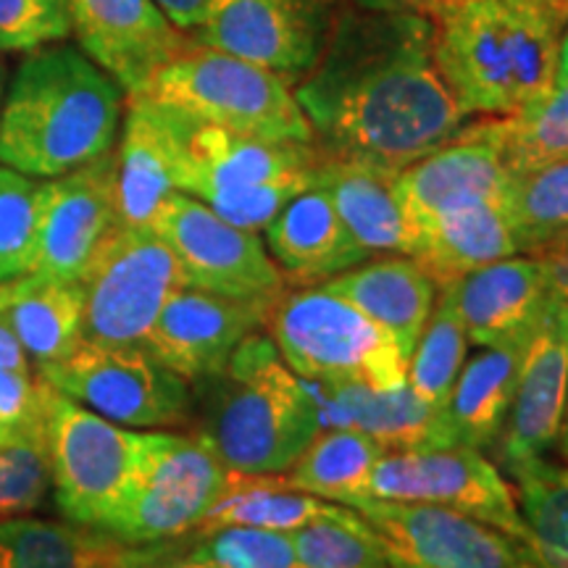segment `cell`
<instances>
[{
	"instance_id": "obj_1",
	"label": "cell",
	"mask_w": 568,
	"mask_h": 568,
	"mask_svg": "<svg viewBox=\"0 0 568 568\" xmlns=\"http://www.w3.org/2000/svg\"><path fill=\"white\" fill-rule=\"evenodd\" d=\"M295 98L326 159L400 172L466 124L432 53V19L343 9Z\"/></svg>"
},
{
	"instance_id": "obj_2",
	"label": "cell",
	"mask_w": 568,
	"mask_h": 568,
	"mask_svg": "<svg viewBox=\"0 0 568 568\" xmlns=\"http://www.w3.org/2000/svg\"><path fill=\"white\" fill-rule=\"evenodd\" d=\"M432 19V53L460 111L514 116L558 77L568 11L545 0H445Z\"/></svg>"
},
{
	"instance_id": "obj_3",
	"label": "cell",
	"mask_w": 568,
	"mask_h": 568,
	"mask_svg": "<svg viewBox=\"0 0 568 568\" xmlns=\"http://www.w3.org/2000/svg\"><path fill=\"white\" fill-rule=\"evenodd\" d=\"M124 95L80 45L51 42L27 53L0 109V163L53 180L113 151Z\"/></svg>"
},
{
	"instance_id": "obj_4",
	"label": "cell",
	"mask_w": 568,
	"mask_h": 568,
	"mask_svg": "<svg viewBox=\"0 0 568 568\" xmlns=\"http://www.w3.org/2000/svg\"><path fill=\"white\" fill-rule=\"evenodd\" d=\"M195 385L203 406L197 435L232 471L284 474L322 429L308 385L266 332L245 337L222 374Z\"/></svg>"
},
{
	"instance_id": "obj_5",
	"label": "cell",
	"mask_w": 568,
	"mask_h": 568,
	"mask_svg": "<svg viewBox=\"0 0 568 568\" xmlns=\"http://www.w3.org/2000/svg\"><path fill=\"white\" fill-rule=\"evenodd\" d=\"M322 159L314 142L261 140L182 113L176 193L197 197L240 230L258 232L314 187Z\"/></svg>"
},
{
	"instance_id": "obj_6",
	"label": "cell",
	"mask_w": 568,
	"mask_h": 568,
	"mask_svg": "<svg viewBox=\"0 0 568 568\" xmlns=\"http://www.w3.org/2000/svg\"><path fill=\"white\" fill-rule=\"evenodd\" d=\"M134 95L251 138L314 142L295 88L284 77L195 40Z\"/></svg>"
},
{
	"instance_id": "obj_7",
	"label": "cell",
	"mask_w": 568,
	"mask_h": 568,
	"mask_svg": "<svg viewBox=\"0 0 568 568\" xmlns=\"http://www.w3.org/2000/svg\"><path fill=\"white\" fill-rule=\"evenodd\" d=\"M264 329L303 382H353L372 389L406 385L408 361L393 337L324 284L276 295Z\"/></svg>"
},
{
	"instance_id": "obj_8",
	"label": "cell",
	"mask_w": 568,
	"mask_h": 568,
	"mask_svg": "<svg viewBox=\"0 0 568 568\" xmlns=\"http://www.w3.org/2000/svg\"><path fill=\"white\" fill-rule=\"evenodd\" d=\"M151 437L153 432L122 429L53 389L45 443L63 518L105 535L138 487Z\"/></svg>"
},
{
	"instance_id": "obj_9",
	"label": "cell",
	"mask_w": 568,
	"mask_h": 568,
	"mask_svg": "<svg viewBox=\"0 0 568 568\" xmlns=\"http://www.w3.org/2000/svg\"><path fill=\"white\" fill-rule=\"evenodd\" d=\"M82 339L145 345L169 297L184 287L180 261L151 226L116 224L80 276Z\"/></svg>"
},
{
	"instance_id": "obj_10",
	"label": "cell",
	"mask_w": 568,
	"mask_h": 568,
	"mask_svg": "<svg viewBox=\"0 0 568 568\" xmlns=\"http://www.w3.org/2000/svg\"><path fill=\"white\" fill-rule=\"evenodd\" d=\"M38 374L61 395L119 426H180L193 410L190 382L145 345L113 347L82 339L74 353L40 366Z\"/></svg>"
},
{
	"instance_id": "obj_11",
	"label": "cell",
	"mask_w": 568,
	"mask_h": 568,
	"mask_svg": "<svg viewBox=\"0 0 568 568\" xmlns=\"http://www.w3.org/2000/svg\"><path fill=\"white\" fill-rule=\"evenodd\" d=\"M226 474L230 468L197 432H153L138 487L105 535L130 548L190 535L222 495Z\"/></svg>"
},
{
	"instance_id": "obj_12",
	"label": "cell",
	"mask_w": 568,
	"mask_h": 568,
	"mask_svg": "<svg viewBox=\"0 0 568 568\" xmlns=\"http://www.w3.org/2000/svg\"><path fill=\"white\" fill-rule=\"evenodd\" d=\"M151 230L174 251L184 287L268 301L287 290L282 268L258 234L224 222L193 195H169L155 213Z\"/></svg>"
},
{
	"instance_id": "obj_13",
	"label": "cell",
	"mask_w": 568,
	"mask_h": 568,
	"mask_svg": "<svg viewBox=\"0 0 568 568\" xmlns=\"http://www.w3.org/2000/svg\"><path fill=\"white\" fill-rule=\"evenodd\" d=\"M343 0H211L195 42L295 84L322 59Z\"/></svg>"
},
{
	"instance_id": "obj_14",
	"label": "cell",
	"mask_w": 568,
	"mask_h": 568,
	"mask_svg": "<svg viewBox=\"0 0 568 568\" xmlns=\"http://www.w3.org/2000/svg\"><path fill=\"white\" fill-rule=\"evenodd\" d=\"M368 495L376 500L429 503L460 510L524 542L514 489L477 447L387 450L374 468Z\"/></svg>"
},
{
	"instance_id": "obj_15",
	"label": "cell",
	"mask_w": 568,
	"mask_h": 568,
	"mask_svg": "<svg viewBox=\"0 0 568 568\" xmlns=\"http://www.w3.org/2000/svg\"><path fill=\"white\" fill-rule=\"evenodd\" d=\"M510 180L506 161V119L481 116L450 140L395 174V195L408 222L424 232L460 205L503 201Z\"/></svg>"
},
{
	"instance_id": "obj_16",
	"label": "cell",
	"mask_w": 568,
	"mask_h": 568,
	"mask_svg": "<svg viewBox=\"0 0 568 568\" xmlns=\"http://www.w3.org/2000/svg\"><path fill=\"white\" fill-rule=\"evenodd\" d=\"M393 556L424 568H529L518 539L460 510L366 497L355 506Z\"/></svg>"
},
{
	"instance_id": "obj_17",
	"label": "cell",
	"mask_w": 568,
	"mask_h": 568,
	"mask_svg": "<svg viewBox=\"0 0 568 568\" xmlns=\"http://www.w3.org/2000/svg\"><path fill=\"white\" fill-rule=\"evenodd\" d=\"M116 224V163L111 151L42 182L38 243L27 274L80 282Z\"/></svg>"
},
{
	"instance_id": "obj_18",
	"label": "cell",
	"mask_w": 568,
	"mask_h": 568,
	"mask_svg": "<svg viewBox=\"0 0 568 568\" xmlns=\"http://www.w3.org/2000/svg\"><path fill=\"white\" fill-rule=\"evenodd\" d=\"M268 297H230L180 287L155 318L145 347L190 385L224 372L245 337L264 326Z\"/></svg>"
},
{
	"instance_id": "obj_19",
	"label": "cell",
	"mask_w": 568,
	"mask_h": 568,
	"mask_svg": "<svg viewBox=\"0 0 568 568\" xmlns=\"http://www.w3.org/2000/svg\"><path fill=\"white\" fill-rule=\"evenodd\" d=\"M568 403V297L552 290L531 329L514 403L500 432L506 466L545 458L558 445Z\"/></svg>"
},
{
	"instance_id": "obj_20",
	"label": "cell",
	"mask_w": 568,
	"mask_h": 568,
	"mask_svg": "<svg viewBox=\"0 0 568 568\" xmlns=\"http://www.w3.org/2000/svg\"><path fill=\"white\" fill-rule=\"evenodd\" d=\"M69 13L82 51L126 95L140 92L163 63L190 45V34L176 30L153 0H69Z\"/></svg>"
},
{
	"instance_id": "obj_21",
	"label": "cell",
	"mask_w": 568,
	"mask_h": 568,
	"mask_svg": "<svg viewBox=\"0 0 568 568\" xmlns=\"http://www.w3.org/2000/svg\"><path fill=\"white\" fill-rule=\"evenodd\" d=\"M182 113L145 95H126L116 163V219L122 226H151L161 203L176 193Z\"/></svg>"
},
{
	"instance_id": "obj_22",
	"label": "cell",
	"mask_w": 568,
	"mask_h": 568,
	"mask_svg": "<svg viewBox=\"0 0 568 568\" xmlns=\"http://www.w3.org/2000/svg\"><path fill=\"white\" fill-rule=\"evenodd\" d=\"M445 287H450L468 343L479 347L527 337L552 295L548 266L535 255L495 261Z\"/></svg>"
},
{
	"instance_id": "obj_23",
	"label": "cell",
	"mask_w": 568,
	"mask_h": 568,
	"mask_svg": "<svg viewBox=\"0 0 568 568\" xmlns=\"http://www.w3.org/2000/svg\"><path fill=\"white\" fill-rule=\"evenodd\" d=\"M308 389L322 426H351L376 439L385 450L450 445L445 416L426 406L408 385L372 389L353 382H311Z\"/></svg>"
},
{
	"instance_id": "obj_24",
	"label": "cell",
	"mask_w": 568,
	"mask_h": 568,
	"mask_svg": "<svg viewBox=\"0 0 568 568\" xmlns=\"http://www.w3.org/2000/svg\"><path fill=\"white\" fill-rule=\"evenodd\" d=\"M395 174L361 161L322 159L316 187H322L368 258L372 255H410L422 251V237L410 226L395 195Z\"/></svg>"
},
{
	"instance_id": "obj_25",
	"label": "cell",
	"mask_w": 568,
	"mask_h": 568,
	"mask_svg": "<svg viewBox=\"0 0 568 568\" xmlns=\"http://www.w3.org/2000/svg\"><path fill=\"white\" fill-rule=\"evenodd\" d=\"M322 284L382 326L406 361L435 311L439 293L435 280L410 255H393L368 264L364 261Z\"/></svg>"
},
{
	"instance_id": "obj_26",
	"label": "cell",
	"mask_w": 568,
	"mask_h": 568,
	"mask_svg": "<svg viewBox=\"0 0 568 568\" xmlns=\"http://www.w3.org/2000/svg\"><path fill=\"white\" fill-rule=\"evenodd\" d=\"M264 232L284 280L326 282L368 258L351 237L335 203L316 184L284 205Z\"/></svg>"
},
{
	"instance_id": "obj_27",
	"label": "cell",
	"mask_w": 568,
	"mask_h": 568,
	"mask_svg": "<svg viewBox=\"0 0 568 568\" xmlns=\"http://www.w3.org/2000/svg\"><path fill=\"white\" fill-rule=\"evenodd\" d=\"M0 322L17 335L34 366L55 364L82 345L80 282L40 274L0 282Z\"/></svg>"
},
{
	"instance_id": "obj_28",
	"label": "cell",
	"mask_w": 568,
	"mask_h": 568,
	"mask_svg": "<svg viewBox=\"0 0 568 568\" xmlns=\"http://www.w3.org/2000/svg\"><path fill=\"white\" fill-rule=\"evenodd\" d=\"M529 335L506 345L481 347L466 361L443 410L450 445L481 450L500 439Z\"/></svg>"
},
{
	"instance_id": "obj_29",
	"label": "cell",
	"mask_w": 568,
	"mask_h": 568,
	"mask_svg": "<svg viewBox=\"0 0 568 568\" xmlns=\"http://www.w3.org/2000/svg\"><path fill=\"white\" fill-rule=\"evenodd\" d=\"M510 255H518V247L503 201H479L439 216L424 232L416 261L437 287H445Z\"/></svg>"
},
{
	"instance_id": "obj_30",
	"label": "cell",
	"mask_w": 568,
	"mask_h": 568,
	"mask_svg": "<svg viewBox=\"0 0 568 568\" xmlns=\"http://www.w3.org/2000/svg\"><path fill=\"white\" fill-rule=\"evenodd\" d=\"M339 508L337 503L290 487L284 474H243L230 468L222 495L197 529L255 527L293 535L318 518L335 516Z\"/></svg>"
},
{
	"instance_id": "obj_31",
	"label": "cell",
	"mask_w": 568,
	"mask_h": 568,
	"mask_svg": "<svg viewBox=\"0 0 568 568\" xmlns=\"http://www.w3.org/2000/svg\"><path fill=\"white\" fill-rule=\"evenodd\" d=\"M385 453L376 439L351 426L318 429L295 464L284 471V479L301 493L355 508L372 497V474Z\"/></svg>"
},
{
	"instance_id": "obj_32",
	"label": "cell",
	"mask_w": 568,
	"mask_h": 568,
	"mask_svg": "<svg viewBox=\"0 0 568 568\" xmlns=\"http://www.w3.org/2000/svg\"><path fill=\"white\" fill-rule=\"evenodd\" d=\"M130 545L80 524L0 521V568H119Z\"/></svg>"
},
{
	"instance_id": "obj_33",
	"label": "cell",
	"mask_w": 568,
	"mask_h": 568,
	"mask_svg": "<svg viewBox=\"0 0 568 568\" xmlns=\"http://www.w3.org/2000/svg\"><path fill=\"white\" fill-rule=\"evenodd\" d=\"M524 521L529 568H568V466L529 458L506 466Z\"/></svg>"
},
{
	"instance_id": "obj_34",
	"label": "cell",
	"mask_w": 568,
	"mask_h": 568,
	"mask_svg": "<svg viewBox=\"0 0 568 568\" xmlns=\"http://www.w3.org/2000/svg\"><path fill=\"white\" fill-rule=\"evenodd\" d=\"M503 211L521 255H545L568 247V159L514 174L503 193Z\"/></svg>"
},
{
	"instance_id": "obj_35",
	"label": "cell",
	"mask_w": 568,
	"mask_h": 568,
	"mask_svg": "<svg viewBox=\"0 0 568 568\" xmlns=\"http://www.w3.org/2000/svg\"><path fill=\"white\" fill-rule=\"evenodd\" d=\"M468 335L460 322L450 287H439L435 311L408 358L406 385L426 406L443 414L450 389L466 364Z\"/></svg>"
},
{
	"instance_id": "obj_36",
	"label": "cell",
	"mask_w": 568,
	"mask_h": 568,
	"mask_svg": "<svg viewBox=\"0 0 568 568\" xmlns=\"http://www.w3.org/2000/svg\"><path fill=\"white\" fill-rule=\"evenodd\" d=\"M506 119L508 172L527 174L568 159V80Z\"/></svg>"
},
{
	"instance_id": "obj_37",
	"label": "cell",
	"mask_w": 568,
	"mask_h": 568,
	"mask_svg": "<svg viewBox=\"0 0 568 568\" xmlns=\"http://www.w3.org/2000/svg\"><path fill=\"white\" fill-rule=\"evenodd\" d=\"M290 537L303 568H389L379 535L355 508L343 506Z\"/></svg>"
},
{
	"instance_id": "obj_38",
	"label": "cell",
	"mask_w": 568,
	"mask_h": 568,
	"mask_svg": "<svg viewBox=\"0 0 568 568\" xmlns=\"http://www.w3.org/2000/svg\"><path fill=\"white\" fill-rule=\"evenodd\" d=\"M180 548L213 568H303L287 531L255 527L193 529L174 539Z\"/></svg>"
},
{
	"instance_id": "obj_39",
	"label": "cell",
	"mask_w": 568,
	"mask_h": 568,
	"mask_svg": "<svg viewBox=\"0 0 568 568\" xmlns=\"http://www.w3.org/2000/svg\"><path fill=\"white\" fill-rule=\"evenodd\" d=\"M42 180L0 163V282L27 274L38 243Z\"/></svg>"
},
{
	"instance_id": "obj_40",
	"label": "cell",
	"mask_w": 568,
	"mask_h": 568,
	"mask_svg": "<svg viewBox=\"0 0 568 568\" xmlns=\"http://www.w3.org/2000/svg\"><path fill=\"white\" fill-rule=\"evenodd\" d=\"M53 487L45 439L0 443V521L30 516Z\"/></svg>"
},
{
	"instance_id": "obj_41",
	"label": "cell",
	"mask_w": 568,
	"mask_h": 568,
	"mask_svg": "<svg viewBox=\"0 0 568 568\" xmlns=\"http://www.w3.org/2000/svg\"><path fill=\"white\" fill-rule=\"evenodd\" d=\"M71 34L69 0H0V53H32Z\"/></svg>"
},
{
	"instance_id": "obj_42",
	"label": "cell",
	"mask_w": 568,
	"mask_h": 568,
	"mask_svg": "<svg viewBox=\"0 0 568 568\" xmlns=\"http://www.w3.org/2000/svg\"><path fill=\"white\" fill-rule=\"evenodd\" d=\"M51 395L40 374L0 368V443L45 439Z\"/></svg>"
},
{
	"instance_id": "obj_43",
	"label": "cell",
	"mask_w": 568,
	"mask_h": 568,
	"mask_svg": "<svg viewBox=\"0 0 568 568\" xmlns=\"http://www.w3.org/2000/svg\"><path fill=\"white\" fill-rule=\"evenodd\" d=\"M119 568H213V566L187 556L174 539H169V542L126 548L122 566Z\"/></svg>"
},
{
	"instance_id": "obj_44",
	"label": "cell",
	"mask_w": 568,
	"mask_h": 568,
	"mask_svg": "<svg viewBox=\"0 0 568 568\" xmlns=\"http://www.w3.org/2000/svg\"><path fill=\"white\" fill-rule=\"evenodd\" d=\"M153 3L159 6L163 17L172 21L176 30L190 34L203 24L211 0H153Z\"/></svg>"
},
{
	"instance_id": "obj_45",
	"label": "cell",
	"mask_w": 568,
	"mask_h": 568,
	"mask_svg": "<svg viewBox=\"0 0 568 568\" xmlns=\"http://www.w3.org/2000/svg\"><path fill=\"white\" fill-rule=\"evenodd\" d=\"M0 368H13V372H32L30 355L17 339V335L0 322Z\"/></svg>"
},
{
	"instance_id": "obj_46",
	"label": "cell",
	"mask_w": 568,
	"mask_h": 568,
	"mask_svg": "<svg viewBox=\"0 0 568 568\" xmlns=\"http://www.w3.org/2000/svg\"><path fill=\"white\" fill-rule=\"evenodd\" d=\"M445 0H355V6L361 9H374V11H414L429 17Z\"/></svg>"
},
{
	"instance_id": "obj_47",
	"label": "cell",
	"mask_w": 568,
	"mask_h": 568,
	"mask_svg": "<svg viewBox=\"0 0 568 568\" xmlns=\"http://www.w3.org/2000/svg\"><path fill=\"white\" fill-rule=\"evenodd\" d=\"M542 261H545V266H548L552 290H556V293H560L564 297H568V247H566V251L545 255Z\"/></svg>"
},
{
	"instance_id": "obj_48",
	"label": "cell",
	"mask_w": 568,
	"mask_h": 568,
	"mask_svg": "<svg viewBox=\"0 0 568 568\" xmlns=\"http://www.w3.org/2000/svg\"><path fill=\"white\" fill-rule=\"evenodd\" d=\"M556 80H568V27L560 38V53H558V77Z\"/></svg>"
},
{
	"instance_id": "obj_49",
	"label": "cell",
	"mask_w": 568,
	"mask_h": 568,
	"mask_svg": "<svg viewBox=\"0 0 568 568\" xmlns=\"http://www.w3.org/2000/svg\"><path fill=\"white\" fill-rule=\"evenodd\" d=\"M387 564H389V568H424V566H416V564H408V560H403V558H397V556H393V552H387Z\"/></svg>"
},
{
	"instance_id": "obj_50",
	"label": "cell",
	"mask_w": 568,
	"mask_h": 568,
	"mask_svg": "<svg viewBox=\"0 0 568 568\" xmlns=\"http://www.w3.org/2000/svg\"><path fill=\"white\" fill-rule=\"evenodd\" d=\"M560 450H564V456H568V403H566V418H564V432H560V439H558Z\"/></svg>"
},
{
	"instance_id": "obj_51",
	"label": "cell",
	"mask_w": 568,
	"mask_h": 568,
	"mask_svg": "<svg viewBox=\"0 0 568 568\" xmlns=\"http://www.w3.org/2000/svg\"><path fill=\"white\" fill-rule=\"evenodd\" d=\"M3 98H6V63L0 59V109H3Z\"/></svg>"
},
{
	"instance_id": "obj_52",
	"label": "cell",
	"mask_w": 568,
	"mask_h": 568,
	"mask_svg": "<svg viewBox=\"0 0 568 568\" xmlns=\"http://www.w3.org/2000/svg\"><path fill=\"white\" fill-rule=\"evenodd\" d=\"M545 3H552V6H560V9L568 11V0H545Z\"/></svg>"
}]
</instances>
